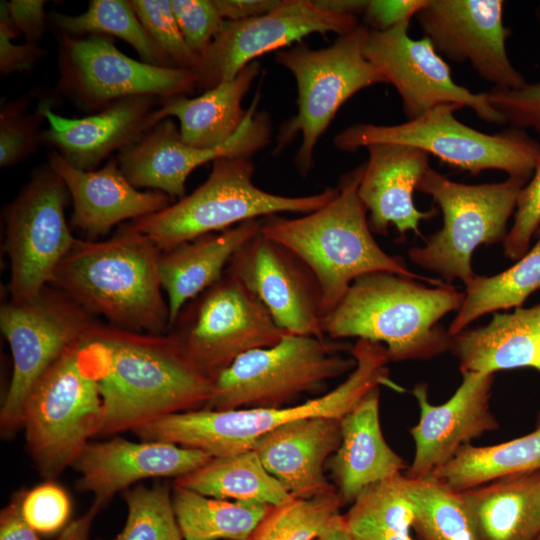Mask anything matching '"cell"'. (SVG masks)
<instances>
[{"mask_svg":"<svg viewBox=\"0 0 540 540\" xmlns=\"http://www.w3.org/2000/svg\"><path fill=\"white\" fill-rule=\"evenodd\" d=\"M104 408L100 435L134 431L164 417L205 407L214 377L172 331H131L94 321L79 341Z\"/></svg>","mask_w":540,"mask_h":540,"instance_id":"6da1fadb","label":"cell"},{"mask_svg":"<svg viewBox=\"0 0 540 540\" xmlns=\"http://www.w3.org/2000/svg\"><path fill=\"white\" fill-rule=\"evenodd\" d=\"M161 252L124 225L106 240H78L50 286L110 325L164 334L170 331V316L158 270Z\"/></svg>","mask_w":540,"mask_h":540,"instance_id":"7a4b0ae2","label":"cell"},{"mask_svg":"<svg viewBox=\"0 0 540 540\" xmlns=\"http://www.w3.org/2000/svg\"><path fill=\"white\" fill-rule=\"evenodd\" d=\"M363 170L361 165L346 174L336 195L311 213L292 219L271 215L262 220L261 234L286 247L313 273L323 316L337 306L355 279L368 273L391 272L430 285L444 284L439 278L410 271L376 242L358 195Z\"/></svg>","mask_w":540,"mask_h":540,"instance_id":"3957f363","label":"cell"},{"mask_svg":"<svg viewBox=\"0 0 540 540\" xmlns=\"http://www.w3.org/2000/svg\"><path fill=\"white\" fill-rule=\"evenodd\" d=\"M420 282L391 272L358 277L323 316L324 335L384 343L395 362L428 360L444 353L451 336L439 321L458 311L464 293L451 284L427 287Z\"/></svg>","mask_w":540,"mask_h":540,"instance_id":"277c9868","label":"cell"},{"mask_svg":"<svg viewBox=\"0 0 540 540\" xmlns=\"http://www.w3.org/2000/svg\"><path fill=\"white\" fill-rule=\"evenodd\" d=\"M356 365L333 390L291 407L196 409L144 425L133 433L144 441H163L223 457L252 449L262 435L295 420L313 417L342 419L370 391L382 385L402 388L389 377L386 348L358 339L350 349Z\"/></svg>","mask_w":540,"mask_h":540,"instance_id":"5b68a950","label":"cell"},{"mask_svg":"<svg viewBox=\"0 0 540 540\" xmlns=\"http://www.w3.org/2000/svg\"><path fill=\"white\" fill-rule=\"evenodd\" d=\"M250 157L228 156L213 161L206 181L165 209L126 224L151 240L162 252L202 235L282 212L311 213L327 204L338 188L308 196L266 192L253 181Z\"/></svg>","mask_w":540,"mask_h":540,"instance_id":"8992f818","label":"cell"},{"mask_svg":"<svg viewBox=\"0 0 540 540\" xmlns=\"http://www.w3.org/2000/svg\"><path fill=\"white\" fill-rule=\"evenodd\" d=\"M461 108L444 103L400 124H353L338 133L333 144L346 152L378 143L408 145L473 175L499 170L530 179L540 162V142L511 127L492 134L476 130L457 119L455 112Z\"/></svg>","mask_w":540,"mask_h":540,"instance_id":"52a82bcc","label":"cell"},{"mask_svg":"<svg viewBox=\"0 0 540 540\" xmlns=\"http://www.w3.org/2000/svg\"><path fill=\"white\" fill-rule=\"evenodd\" d=\"M529 180L508 176L500 182L465 184L430 167L417 190L438 204L443 226L424 246L408 251L410 260L438 274L447 284L458 279L466 286L476 276L472 268L474 250L482 244L504 241L518 194Z\"/></svg>","mask_w":540,"mask_h":540,"instance_id":"ba28073f","label":"cell"},{"mask_svg":"<svg viewBox=\"0 0 540 540\" xmlns=\"http://www.w3.org/2000/svg\"><path fill=\"white\" fill-rule=\"evenodd\" d=\"M368 31L359 24L326 48L311 49L298 43L276 52V62L296 80L298 111L281 125L274 153L301 134L295 165L302 175L311 170L315 146L339 108L364 88L388 84L364 55Z\"/></svg>","mask_w":540,"mask_h":540,"instance_id":"9c48e42d","label":"cell"},{"mask_svg":"<svg viewBox=\"0 0 540 540\" xmlns=\"http://www.w3.org/2000/svg\"><path fill=\"white\" fill-rule=\"evenodd\" d=\"M79 341L37 380L23 406L27 448L48 481L72 467L104 423L98 384L80 359Z\"/></svg>","mask_w":540,"mask_h":540,"instance_id":"30bf717a","label":"cell"},{"mask_svg":"<svg viewBox=\"0 0 540 540\" xmlns=\"http://www.w3.org/2000/svg\"><path fill=\"white\" fill-rule=\"evenodd\" d=\"M337 340L286 333L276 344L249 351L214 377L204 408L232 410L281 407L328 380L351 372L355 359L343 357Z\"/></svg>","mask_w":540,"mask_h":540,"instance_id":"8fae6325","label":"cell"},{"mask_svg":"<svg viewBox=\"0 0 540 540\" xmlns=\"http://www.w3.org/2000/svg\"><path fill=\"white\" fill-rule=\"evenodd\" d=\"M93 322L89 313L53 286L31 298L9 300L1 306L0 328L13 361L0 410L4 435L21 426L23 406L33 385Z\"/></svg>","mask_w":540,"mask_h":540,"instance_id":"7c38bea8","label":"cell"},{"mask_svg":"<svg viewBox=\"0 0 540 540\" xmlns=\"http://www.w3.org/2000/svg\"><path fill=\"white\" fill-rule=\"evenodd\" d=\"M67 188L49 165L37 170L6 211L10 300L31 298L52 284L79 239L65 218Z\"/></svg>","mask_w":540,"mask_h":540,"instance_id":"4fadbf2b","label":"cell"},{"mask_svg":"<svg viewBox=\"0 0 540 540\" xmlns=\"http://www.w3.org/2000/svg\"><path fill=\"white\" fill-rule=\"evenodd\" d=\"M176 323L174 333L212 377L239 356L272 346L286 334L261 300L226 271L181 311Z\"/></svg>","mask_w":540,"mask_h":540,"instance_id":"5bb4252c","label":"cell"},{"mask_svg":"<svg viewBox=\"0 0 540 540\" xmlns=\"http://www.w3.org/2000/svg\"><path fill=\"white\" fill-rule=\"evenodd\" d=\"M196 86L195 72L130 58L106 35L61 36L58 87L83 108L102 110L117 100L135 96L165 100Z\"/></svg>","mask_w":540,"mask_h":540,"instance_id":"9a60e30c","label":"cell"},{"mask_svg":"<svg viewBox=\"0 0 540 540\" xmlns=\"http://www.w3.org/2000/svg\"><path fill=\"white\" fill-rule=\"evenodd\" d=\"M357 16L320 8L314 0H282L271 12L241 21L224 20L196 71V88L210 90L233 79L257 57L279 51L313 33L346 34Z\"/></svg>","mask_w":540,"mask_h":540,"instance_id":"2e32d148","label":"cell"},{"mask_svg":"<svg viewBox=\"0 0 540 540\" xmlns=\"http://www.w3.org/2000/svg\"><path fill=\"white\" fill-rule=\"evenodd\" d=\"M410 21L386 31H368L364 55L395 87L407 120H413L437 105L456 103L472 109L485 122L504 125L505 120L490 104L487 93H474L457 84L449 65L426 38L409 35Z\"/></svg>","mask_w":540,"mask_h":540,"instance_id":"e0dca14e","label":"cell"},{"mask_svg":"<svg viewBox=\"0 0 540 540\" xmlns=\"http://www.w3.org/2000/svg\"><path fill=\"white\" fill-rule=\"evenodd\" d=\"M504 6L502 0H427L414 18L442 57L468 63L493 87L518 89L527 81L507 53Z\"/></svg>","mask_w":540,"mask_h":540,"instance_id":"ac0fdd59","label":"cell"},{"mask_svg":"<svg viewBox=\"0 0 540 540\" xmlns=\"http://www.w3.org/2000/svg\"><path fill=\"white\" fill-rule=\"evenodd\" d=\"M257 98L258 95L237 133L226 144L214 149H198L185 144L175 123L169 118L163 119L134 144L120 151L117 161L122 173L137 188L162 192L170 198H183L185 182L197 167L222 157H251L270 142V117L255 112Z\"/></svg>","mask_w":540,"mask_h":540,"instance_id":"d6986e66","label":"cell"},{"mask_svg":"<svg viewBox=\"0 0 540 540\" xmlns=\"http://www.w3.org/2000/svg\"><path fill=\"white\" fill-rule=\"evenodd\" d=\"M226 272L261 300L286 333L326 337L319 285L309 268L286 247L260 232L235 253Z\"/></svg>","mask_w":540,"mask_h":540,"instance_id":"ffe728a7","label":"cell"},{"mask_svg":"<svg viewBox=\"0 0 540 540\" xmlns=\"http://www.w3.org/2000/svg\"><path fill=\"white\" fill-rule=\"evenodd\" d=\"M494 374L462 373V381L443 404L434 405L428 398L425 383L414 386L420 416L410 429L414 456L406 476L424 479L449 462L471 441L499 427L490 409Z\"/></svg>","mask_w":540,"mask_h":540,"instance_id":"44dd1931","label":"cell"},{"mask_svg":"<svg viewBox=\"0 0 540 540\" xmlns=\"http://www.w3.org/2000/svg\"><path fill=\"white\" fill-rule=\"evenodd\" d=\"M213 457L206 452L163 441L123 438L88 443L72 467L79 477L76 488L94 495L103 507L117 493L148 478L185 476Z\"/></svg>","mask_w":540,"mask_h":540,"instance_id":"7402d4cb","label":"cell"},{"mask_svg":"<svg viewBox=\"0 0 540 540\" xmlns=\"http://www.w3.org/2000/svg\"><path fill=\"white\" fill-rule=\"evenodd\" d=\"M48 160L72 199L71 224L88 237L96 239L125 220L149 216L171 204V198L162 192L140 191L133 186L116 159L89 171L76 168L56 151Z\"/></svg>","mask_w":540,"mask_h":540,"instance_id":"603a6c76","label":"cell"},{"mask_svg":"<svg viewBox=\"0 0 540 540\" xmlns=\"http://www.w3.org/2000/svg\"><path fill=\"white\" fill-rule=\"evenodd\" d=\"M368 160L358 187V195L367 212L369 226L378 234H387L390 225L403 236L412 231L421 235L419 224L436 215V209H417L413 194L430 168V155L416 147L378 143L366 148Z\"/></svg>","mask_w":540,"mask_h":540,"instance_id":"cb8c5ba5","label":"cell"},{"mask_svg":"<svg viewBox=\"0 0 540 540\" xmlns=\"http://www.w3.org/2000/svg\"><path fill=\"white\" fill-rule=\"evenodd\" d=\"M156 100L159 98L154 96L123 98L82 118L58 115L41 101L37 111L48 122L41 140L58 148V153L76 168L93 170L111 153L122 151L147 132V118Z\"/></svg>","mask_w":540,"mask_h":540,"instance_id":"d4e9b609","label":"cell"},{"mask_svg":"<svg viewBox=\"0 0 540 540\" xmlns=\"http://www.w3.org/2000/svg\"><path fill=\"white\" fill-rule=\"evenodd\" d=\"M341 419L304 418L259 437L252 449L266 470L295 498L337 490L325 477V462L341 442Z\"/></svg>","mask_w":540,"mask_h":540,"instance_id":"484cf974","label":"cell"},{"mask_svg":"<svg viewBox=\"0 0 540 540\" xmlns=\"http://www.w3.org/2000/svg\"><path fill=\"white\" fill-rule=\"evenodd\" d=\"M380 387L370 391L341 420V442L329 459L344 504L369 486L402 474L408 465L386 442L379 416Z\"/></svg>","mask_w":540,"mask_h":540,"instance_id":"4316f807","label":"cell"},{"mask_svg":"<svg viewBox=\"0 0 540 540\" xmlns=\"http://www.w3.org/2000/svg\"><path fill=\"white\" fill-rule=\"evenodd\" d=\"M252 219L202 235L161 252L158 270L170 316V330L186 303L218 282L235 253L261 231Z\"/></svg>","mask_w":540,"mask_h":540,"instance_id":"83f0119b","label":"cell"},{"mask_svg":"<svg viewBox=\"0 0 540 540\" xmlns=\"http://www.w3.org/2000/svg\"><path fill=\"white\" fill-rule=\"evenodd\" d=\"M449 351L458 359L461 374L515 368L540 371V304L494 313L488 324L451 336Z\"/></svg>","mask_w":540,"mask_h":540,"instance_id":"f1b7e54d","label":"cell"},{"mask_svg":"<svg viewBox=\"0 0 540 540\" xmlns=\"http://www.w3.org/2000/svg\"><path fill=\"white\" fill-rule=\"evenodd\" d=\"M258 61L244 67L233 79L224 81L198 97L184 95L162 100L146 122L147 131L168 117L180 123L182 141L198 149H214L226 144L247 118L242 100L260 73Z\"/></svg>","mask_w":540,"mask_h":540,"instance_id":"f546056e","label":"cell"},{"mask_svg":"<svg viewBox=\"0 0 540 540\" xmlns=\"http://www.w3.org/2000/svg\"><path fill=\"white\" fill-rule=\"evenodd\" d=\"M461 492L478 540H538L540 470L504 476Z\"/></svg>","mask_w":540,"mask_h":540,"instance_id":"4dcf8cb0","label":"cell"},{"mask_svg":"<svg viewBox=\"0 0 540 540\" xmlns=\"http://www.w3.org/2000/svg\"><path fill=\"white\" fill-rule=\"evenodd\" d=\"M174 486L213 498L270 506L295 498L266 470L253 449L213 457L197 470L175 479Z\"/></svg>","mask_w":540,"mask_h":540,"instance_id":"1f68e13d","label":"cell"},{"mask_svg":"<svg viewBox=\"0 0 540 540\" xmlns=\"http://www.w3.org/2000/svg\"><path fill=\"white\" fill-rule=\"evenodd\" d=\"M540 470V425L531 433L503 443L461 448L430 478L465 491L498 478Z\"/></svg>","mask_w":540,"mask_h":540,"instance_id":"d6a6232c","label":"cell"},{"mask_svg":"<svg viewBox=\"0 0 540 540\" xmlns=\"http://www.w3.org/2000/svg\"><path fill=\"white\" fill-rule=\"evenodd\" d=\"M172 499L184 540H250L272 507L213 498L178 486Z\"/></svg>","mask_w":540,"mask_h":540,"instance_id":"836d02e7","label":"cell"},{"mask_svg":"<svg viewBox=\"0 0 540 540\" xmlns=\"http://www.w3.org/2000/svg\"><path fill=\"white\" fill-rule=\"evenodd\" d=\"M537 234L535 245L514 265L492 276L476 275L466 285L463 302L447 329L450 336L485 314L522 307L532 293L540 290V227Z\"/></svg>","mask_w":540,"mask_h":540,"instance_id":"e575fe53","label":"cell"},{"mask_svg":"<svg viewBox=\"0 0 540 540\" xmlns=\"http://www.w3.org/2000/svg\"><path fill=\"white\" fill-rule=\"evenodd\" d=\"M403 485L413 508V528L424 540H478L461 491L430 477L404 475Z\"/></svg>","mask_w":540,"mask_h":540,"instance_id":"d590c367","label":"cell"},{"mask_svg":"<svg viewBox=\"0 0 540 540\" xmlns=\"http://www.w3.org/2000/svg\"><path fill=\"white\" fill-rule=\"evenodd\" d=\"M51 20L67 35L91 33L116 36L132 46L143 62L174 68L146 32L130 1L91 0L85 12L75 16L53 13Z\"/></svg>","mask_w":540,"mask_h":540,"instance_id":"8d00e7d4","label":"cell"},{"mask_svg":"<svg viewBox=\"0 0 540 540\" xmlns=\"http://www.w3.org/2000/svg\"><path fill=\"white\" fill-rule=\"evenodd\" d=\"M344 505L337 490L272 506L250 540H315Z\"/></svg>","mask_w":540,"mask_h":540,"instance_id":"74e56055","label":"cell"},{"mask_svg":"<svg viewBox=\"0 0 540 540\" xmlns=\"http://www.w3.org/2000/svg\"><path fill=\"white\" fill-rule=\"evenodd\" d=\"M128 516L123 530L111 540H184L164 485L138 486L124 493Z\"/></svg>","mask_w":540,"mask_h":540,"instance_id":"f35d334b","label":"cell"},{"mask_svg":"<svg viewBox=\"0 0 540 540\" xmlns=\"http://www.w3.org/2000/svg\"><path fill=\"white\" fill-rule=\"evenodd\" d=\"M146 32L174 68L196 73L200 56L186 43L170 0H130Z\"/></svg>","mask_w":540,"mask_h":540,"instance_id":"ab89813d","label":"cell"},{"mask_svg":"<svg viewBox=\"0 0 540 540\" xmlns=\"http://www.w3.org/2000/svg\"><path fill=\"white\" fill-rule=\"evenodd\" d=\"M27 98L6 102L0 111V166H13L34 152L41 133L39 123L44 117L25 115Z\"/></svg>","mask_w":540,"mask_h":540,"instance_id":"60d3db41","label":"cell"},{"mask_svg":"<svg viewBox=\"0 0 540 540\" xmlns=\"http://www.w3.org/2000/svg\"><path fill=\"white\" fill-rule=\"evenodd\" d=\"M21 510L26 522L38 534H54L69 523L71 502L65 490L47 481L24 491Z\"/></svg>","mask_w":540,"mask_h":540,"instance_id":"b9f144b4","label":"cell"},{"mask_svg":"<svg viewBox=\"0 0 540 540\" xmlns=\"http://www.w3.org/2000/svg\"><path fill=\"white\" fill-rule=\"evenodd\" d=\"M181 33L200 58L209 48L224 19L214 0H170Z\"/></svg>","mask_w":540,"mask_h":540,"instance_id":"7bdbcfd3","label":"cell"},{"mask_svg":"<svg viewBox=\"0 0 540 540\" xmlns=\"http://www.w3.org/2000/svg\"><path fill=\"white\" fill-rule=\"evenodd\" d=\"M540 227V162L532 177L520 190L514 222L503 244V253L518 260L529 248L531 238Z\"/></svg>","mask_w":540,"mask_h":540,"instance_id":"ee69618b","label":"cell"},{"mask_svg":"<svg viewBox=\"0 0 540 540\" xmlns=\"http://www.w3.org/2000/svg\"><path fill=\"white\" fill-rule=\"evenodd\" d=\"M491 106L515 129H532L540 135V81L518 89L492 87L486 92Z\"/></svg>","mask_w":540,"mask_h":540,"instance_id":"f6af8a7d","label":"cell"},{"mask_svg":"<svg viewBox=\"0 0 540 540\" xmlns=\"http://www.w3.org/2000/svg\"><path fill=\"white\" fill-rule=\"evenodd\" d=\"M18 31L8 13L7 1L0 4V71L6 75L16 71L28 70L43 54V50L34 43L17 45L13 39Z\"/></svg>","mask_w":540,"mask_h":540,"instance_id":"bcb514c9","label":"cell"},{"mask_svg":"<svg viewBox=\"0 0 540 540\" xmlns=\"http://www.w3.org/2000/svg\"><path fill=\"white\" fill-rule=\"evenodd\" d=\"M427 0H367L363 18L368 29L386 31L411 21Z\"/></svg>","mask_w":540,"mask_h":540,"instance_id":"7dc6e473","label":"cell"},{"mask_svg":"<svg viewBox=\"0 0 540 540\" xmlns=\"http://www.w3.org/2000/svg\"><path fill=\"white\" fill-rule=\"evenodd\" d=\"M45 1L12 0L7 2L9 17L16 28L29 41L38 40L44 32Z\"/></svg>","mask_w":540,"mask_h":540,"instance_id":"c3c4849f","label":"cell"},{"mask_svg":"<svg viewBox=\"0 0 540 540\" xmlns=\"http://www.w3.org/2000/svg\"><path fill=\"white\" fill-rule=\"evenodd\" d=\"M24 491L15 494L0 513V540H41L26 522L21 510Z\"/></svg>","mask_w":540,"mask_h":540,"instance_id":"681fc988","label":"cell"},{"mask_svg":"<svg viewBox=\"0 0 540 540\" xmlns=\"http://www.w3.org/2000/svg\"><path fill=\"white\" fill-rule=\"evenodd\" d=\"M224 20L241 21L274 10L282 0H214Z\"/></svg>","mask_w":540,"mask_h":540,"instance_id":"f907efd6","label":"cell"},{"mask_svg":"<svg viewBox=\"0 0 540 540\" xmlns=\"http://www.w3.org/2000/svg\"><path fill=\"white\" fill-rule=\"evenodd\" d=\"M101 508V506L93 502L89 510L79 518L70 521L60 531V534L55 540H89L91 524Z\"/></svg>","mask_w":540,"mask_h":540,"instance_id":"816d5d0a","label":"cell"},{"mask_svg":"<svg viewBox=\"0 0 540 540\" xmlns=\"http://www.w3.org/2000/svg\"><path fill=\"white\" fill-rule=\"evenodd\" d=\"M323 10L345 15H362L367 0H314Z\"/></svg>","mask_w":540,"mask_h":540,"instance_id":"f5cc1de1","label":"cell"},{"mask_svg":"<svg viewBox=\"0 0 540 540\" xmlns=\"http://www.w3.org/2000/svg\"><path fill=\"white\" fill-rule=\"evenodd\" d=\"M315 540H355L350 532L344 515L336 516Z\"/></svg>","mask_w":540,"mask_h":540,"instance_id":"db71d44e","label":"cell"},{"mask_svg":"<svg viewBox=\"0 0 540 540\" xmlns=\"http://www.w3.org/2000/svg\"><path fill=\"white\" fill-rule=\"evenodd\" d=\"M535 16H536L538 22L540 23V5L535 10Z\"/></svg>","mask_w":540,"mask_h":540,"instance_id":"11a10c76","label":"cell"},{"mask_svg":"<svg viewBox=\"0 0 540 540\" xmlns=\"http://www.w3.org/2000/svg\"><path fill=\"white\" fill-rule=\"evenodd\" d=\"M538 540H540V535H539V537H538Z\"/></svg>","mask_w":540,"mask_h":540,"instance_id":"9f6ffc18","label":"cell"}]
</instances>
